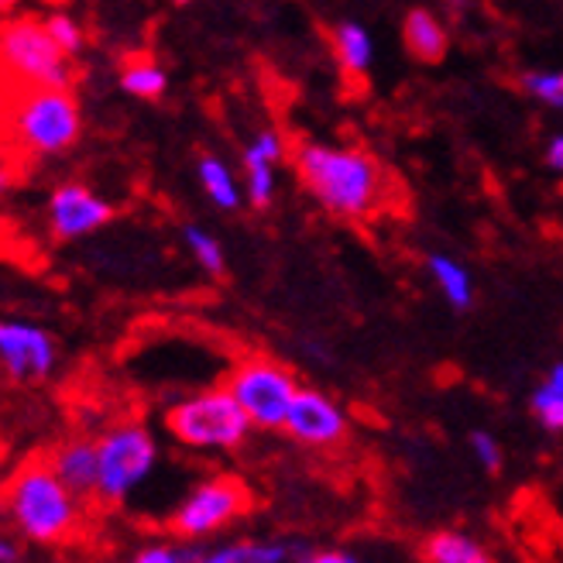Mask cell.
Segmentation results:
<instances>
[{"label":"cell","instance_id":"obj_11","mask_svg":"<svg viewBox=\"0 0 563 563\" xmlns=\"http://www.w3.org/2000/svg\"><path fill=\"white\" fill-rule=\"evenodd\" d=\"M347 412L341 402H333L320 388H299V396L289 409L286 433L309 450H333L347 440Z\"/></svg>","mask_w":563,"mask_h":563},{"label":"cell","instance_id":"obj_22","mask_svg":"<svg viewBox=\"0 0 563 563\" xmlns=\"http://www.w3.org/2000/svg\"><path fill=\"white\" fill-rule=\"evenodd\" d=\"M519 90L543 107L563 110V69H529L519 76Z\"/></svg>","mask_w":563,"mask_h":563},{"label":"cell","instance_id":"obj_26","mask_svg":"<svg viewBox=\"0 0 563 563\" xmlns=\"http://www.w3.org/2000/svg\"><path fill=\"white\" fill-rule=\"evenodd\" d=\"M128 563H192V550L173 547V543H148V547H141Z\"/></svg>","mask_w":563,"mask_h":563},{"label":"cell","instance_id":"obj_30","mask_svg":"<svg viewBox=\"0 0 563 563\" xmlns=\"http://www.w3.org/2000/svg\"><path fill=\"white\" fill-rule=\"evenodd\" d=\"M0 563H18V543H11V540L0 543Z\"/></svg>","mask_w":563,"mask_h":563},{"label":"cell","instance_id":"obj_10","mask_svg":"<svg viewBox=\"0 0 563 563\" xmlns=\"http://www.w3.org/2000/svg\"><path fill=\"white\" fill-rule=\"evenodd\" d=\"M114 203L103 200L97 189L87 183H63L48 192L45 203V220H48V234L55 241H79L90 238L100 228H107L114 220Z\"/></svg>","mask_w":563,"mask_h":563},{"label":"cell","instance_id":"obj_7","mask_svg":"<svg viewBox=\"0 0 563 563\" xmlns=\"http://www.w3.org/2000/svg\"><path fill=\"white\" fill-rule=\"evenodd\" d=\"M223 385L231 388V396L247 412L251 427L268 430V433L286 430L289 409L302 388L286 364H278L275 357H265V354L241 357L228 372V378H223Z\"/></svg>","mask_w":563,"mask_h":563},{"label":"cell","instance_id":"obj_3","mask_svg":"<svg viewBox=\"0 0 563 563\" xmlns=\"http://www.w3.org/2000/svg\"><path fill=\"white\" fill-rule=\"evenodd\" d=\"M82 110L69 87H8L4 137L18 162H45L76 148Z\"/></svg>","mask_w":563,"mask_h":563},{"label":"cell","instance_id":"obj_24","mask_svg":"<svg viewBox=\"0 0 563 563\" xmlns=\"http://www.w3.org/2000/svg\"><path fill=\"white\" fill-rule=\"evenodd\" d=\"M45 21V27H48V35L59 42V48L66 52V55H82V48H87V32H82V24L73 18V14H66V11H52V14H45L42 18Z\"/></svg>","mask_w":563,"mask_h":563},{"label":"cell","instance_id":"obj_8","mask_svg":"<svg viewBox=\"0 0 563 563\" xmlns=\"http://www.w3.org/2000/svg\"><path fill=\"white\" fill-rule=\"evenodd\" d=\"M251 505H255V495H251V488L238 474H213V477H203V482L176 505L173 516H168V529L186 543L210 540L228 526L241 522L251 512Z\"/></svg>","mask_w":563,"mask_h":563},{"label":"cell","instance_id":"obj_13","mask_svg":"<svg viewBox=\"0 0 563 563\" xmlns=\"http://www.w3.org/2000/svg\"><path fill=\"white\" fill-rule=\"evenodd\" d=\"M330 48H333L336 69H341L347 79L368 76V69L375 63V38L361 21H351V18L336 21L330 27Z\"/></svg>","mask_w":563,"mask_h":563},{"label":"cell","instance_id":"obj_9","mask_svg":"<svg viewBox=\"0 0 563 563\" xmlns=\"http://www.w3.org/2000/svg\"><path fill=\"white\" fill-rule=\"evenodd\" d=\"M59 364L55 336L32 320L8 317L0 323V368L11 385H42Z\"/></svg>","mask_w":563,"mask_h":563},{"label":"cell","instance_id":"obj_2","mask_svg":"<svg viewBox=\"0 0 563 563\" xmlns=\"http://www.w3.org/2000/svg\"><path fill=\"white\" fill-rule=\"evenodd\" d=\"M4 516L21 540L63 547L82 526V498L55 474L48 454H32L8 474Z\"/></svg>","mask_w":563,"mask_h":563},{"label":"cell","instance_id":"obj_5","mask_svg":"<svg viewBox=\"0 0 563 563\" xmlns=\"http://www.w3.org/2000/svg\"><path fill=\"white\" fill-rule=\"evenodd\" d=\"M0 63L8 87H69L76 82L73 55L48 35L45 21L21 14L0 27Z\"/></svg>","mask_w":563,"mask_h":563},{"label":"cell","instance_id":"obj_25","mask_svg":"<svg viewBox=\"0 0 563 563\" xmlns=\"http://www.w3.org/2000/svg\"><path fill=\"white\" fill-rule=\"evenodd\" d=\"M244 200L255 210H268L275 200V165H244Z\"/></svg>","mask_w":563,"mask_h":563},{"label":"cell","instance_id":"obj_27","mask_svg":"<svg viewBox=\"0 0 563 563\" xmlns=\"http://www.w3.org/2000/svg\"><path fill=\"white\" fill-rule=\"evenodd\" d=\"M467 443H471V454L477 457V464H482L485 471H498L501 467V443L488 430H474L467 437Z\"/></svg>","mask_w":563,"mask_h":563},{"label":"cell","instance_id":"obj_1","mask_svg":"<svg viewBox=\"0 0 563 563\" xmlns=\"http://www.w3.org/2000/svg\"><path fill=\"white\" fill-rule=\"evenodd\" d=\"M292 168L302 189L341 220H364L388 200V173L385 165L357 145H323V141H302L292 152Z\"/></svg>","mask_w":563,"mask_h":563},{"label":"cell","instance_id":"obj_33","mask_svg":"<svg viewBox=\"0 0 563 563\" xmlns=\"http://www.w3.org/2000/svg\"><path fill=\"white\" fill-rule=\"evenodd\" d=\"M344 563H357V560H354V556H351V553H347V560H344Z\"/></svg>","mask_w":563,"mask_h":563},{"label":"cell","instance_id":"obj_23","mask_svg":"<svg viewBox=\"0 0 563 563\" xmlns=\"http://www.w3.org/2000/svg\"><path fill=\"white\" fill-rule=\"evenodd\" d=\"M282 158H286V137H282L275 128H265V131H258V134L244 145V152H241V168H244V165H278Z\"/></svg>","mask_w":563,"mask_h":563},{"label":"cell","instance_id":"obj_17","mask_svg":"<svg viewBox=\"0 0 563 563\" xmlns=\"http://www.w3.org/2000/svg\"><path fill=\"white\" fill-rule=\"evenodd\" d=\"M121 90L134 100H162L168 90V73L152 52H131L121 63Z\"/></svg>","mask_w":563,"mask_h":563},{"label":"cell","instance_id":"obj_29","mask_svg":"<svg viewBox=\"0 0 563 563\" xmlns=\"http://www.w3.org/2000/svg\"><path fill=\"white\" fill-rule=\"evenodd\" d=\"M347 553H336V550H320V553H309L299 560H286V563H344Z\"/></svg>","mask_w":563,"mask_h":563},{"label":"cell","instance_id":"obj_20","mask_svg":"<svg viewBox=\"0 0 563 563\" xmlns=\"http://www.w3.org/2000/svg\"><path fill=\"white\" fill-rule=\"evenodd\" d=\"M529 409L547 433H563V361H556L540 388L532 391Z\"/></svg>","mask_w":563,"mask_h":563},{"label":"cell","instance_id":"obj_32","mask_svg":"<svg viewBox=\"0 0 563 563\" xmlns=\"http://www.w3.org/2000/svg\"><path fill=\"white\" fill-rule=\"evenodd\" d=\"M173 4H176V8H186V4H192V0H173Z\"/></svg>","mask_w":563,"mask_h":563},{"label":"cell","instance_id":"obj_14","mask_svg":"<svg viewBox=\"0 0 563 563\" xmlns=\"http://www.w3.org/2000/svg\"><path fill=\"white\" fill-rule=\"evenodd\" d=\"M402 42L409 48V55L416 63L437 66L443 63V55L450 48V35L443 21L430 11V8H412L402 21Z\"/></svg>","mask_w":563,"mask_h":563},{"label":"cell","instance_id":"obj_12","mask_svg":"<svg viewBox=\"0 0 563 563\" xmlns=\"http://www.w3.org/2000/svg\"><path fill=\"white\" fill-rule=\"evenodd\" d=\"M48 461L55 467V474L87 501L97 498V485H100V450L93 437H66L48 450Z\"/></svg>","mask_w":563,"mask_h":563},{"label":"cell","instance_id":"obj_19","mask_svg":"<svg viewBox=\"0 0 563 563\" xmlns=\"http://www.w3.org/2000/svg\"><path fill=\"white\" fill-rule=\"evenodd\" d=\"M289 550L282 543H262V540H234L210 550H192V563H286Z\"/></svg>","mask_w":563,"mask_h":563},{"label":"cell","instance_id":"obj_21","mask_svg":"<svg viewBox=\"0 0 563 563\" xmlns=\"http://www.w3.org/2000/svg\"><path fill=\"white\" fill-rule=\"evenodd\" d=\"M183 244L192 255V262L200 265L207 275L220 278L223 272H228V255H223V244L210 231H203L200 223H183Z\"/></svg>","mask_w":563,"mask_h":563},{"label":"cell","instance_id":"obj_31","mask_svg":"<svg viewBox=\"0 0 563 563\" xmlns=\"http://www.w3.org/2000/svg\"><path fill=\"white\" fill-rule=\"evenodd\" d=\"M24 4V0H0V8H4V11H14V8H21Z\"/></svg>","mask_w":563,"mask_h":563},{"label":"cell","instance_id":"obj_28","mask_svg":"<svg viewBox=\"0 0 563 563\" xmlns=\"http://www.w3.org/2000/svg\"><path fill=\"white\" fill-rule=\"evenodd\" d=\"M543 162H547V168H553V173H563V134H553V137L547 141Z\"/></svg>","mask_w":563,"mask_h":563},{"label":"cell","instance_id":"obj_4","mask_svg":"<svg viewBox=\"0 0 563 563\" xmlns=\"http://www.w3.org/2000/svg\"><path fill=\"white\" fill-rule=\"evenodd\" d=\"M251 419L228 385H213L165 409V433L189 450L228 454L251 437Z\"/></svg>","mask_w":563,"mask_h":563},{"label":"cell","instance_id":"obj_16","mask_svg":"<svg viewBox=\"0 0 563 563\" xmlns=\"http://www.w3.org/2000/svg\"><path fill=\"white\" fill-rule=\"evenodd\" d=\"M427 272L433 278V286L440 289V296L446 299V306L457 309V313H467V309L474 306V278H471V272L454 255H443V251H430Z\"/></svg>","mask_w":563,"mask_h":563},{"label":"cell","instance_id":"obj_15","mask_svg":"<svg viewBox=\"0 0 563 563\" xmlns=\"http://www.w3.org/2000/svg\"><path fill=\"white\" fill-rule=\"evenodd\" d=\"M196 179H200L207 200L223 213H234V210H241V203H247L244 200V183H238L234 168L223 158H217V155L196 158Z\"/></svg>","mask_w":563,"mask_h":563},{"label":"cell","instance_id":"obj_18","mask_svg":"<svg viewBox=\"0 0 563 563\" xmlns=\"http://www.w3.org/2000/svg\"><path fill=\"white\" fill-rule=\"evenodd\" d=\"M422 563H495L492 553L457 529H437L419 547Z\"/></svg>","mask_w":563,"mask_h":563},{"label":"cell","instance_id":"obj_6","mask_svg":"<svg viewBox=\"0 0 563 563\" xmlns=\"http://www.w3.org/2000/svg\"><path fill=\"white\" fill-rule=\"evenodd\" d=\"M100 450V485L97 498L103 505H121L148 482L158 464V443L155 433L137 419L114 422L110 430L97 437Z\"/></svg>","mask_w":563,"mask_h":563}]
</instances>
